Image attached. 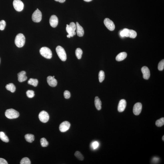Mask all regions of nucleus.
I'll list each match as a JSON object with an SVG mask.
<instances>
[{
  "label": "nucleus",
  "instance_id": "nucleus-1",
  "mask_svg": "<svg viewBox=\"0 0 164 164\" xmlns=\"http://www.w3.org/2000/svg\"><path fill=\"white\" fill-rule=\"evenodd\" d=\"M25 38L23 34H19L16 37L15 43L16 45L18 48H22L25 45Z\"/></svg>",
  "mask_w": 164,
  "mask_h": 164
},
{
  "label": "nucleus",
  "instance_id": "nucleus-2",
  "mask_svg": "<svg viewBox=\"0 0 164 164\" xmlns=\"http://www.w3.org/2000/svg\"><path fill=\"white\" fill-rule=\"evenodd\" d=\"M120 35L122 37H126L134 38L137 36V33L133 30L125 28L121 31Z\"/></svg>",
  "mask_w": 164,
  "mask_h": 164
},
{
  "label": "nucleus",
  "instance_id": "nucleus-3",
  "mask_svg": "<svg viewBox=\"0 0 164 164\" xmlns=\"http://www.w3.org/2000/svg\"><path fill=\"white\" fill-rule=\"evenodd\" d=\"M5 115L8 119H12L18 117L19 116V113L18 111L15 109H7L6 111Z\"/></svg>",
  "mask_w": 164,
  "mask_h": 164
},
{
  "label": "nucleus",
  "instance_id": "nucleus-4",
  "mask_svg": "<svg viewBox=\"0 0 164 164\" xmlns=\"http://www.w3.org/2000/svg\"><path fill=\"white\" fill-rule=\"evenodd\" d=\"M40 53L42 56L47 59H50L52 58V54L51 50L46 47H43L40 50Z\"/></svg>",
  "mask_w": 164,
  "mask_h": 164
},
{
  "label": "nucleus",
  "instance_id": "nucleus-5",
  "mask_svg": "<svg viewBox=\"0 0 164 164\" xmlns=\"http://www.w3.org/2000/svg\"><path fill=\"white\" fill-rule=\"evenodd\" d=\"M56 52L61 60L65 61L67 59V55L65 50L62 47L58 46L56 49Z\"/></svg>",
  "mask_w": 164,
  "mask_h": 164
},
{
  "label": "nucleus",
  "instance_id": "nucleus-6",
  "mask_svg": "<svg viewBox=\"0 0 164 164\" xmlns=\"http://www.w3.org/2000/svg\"><path fill=\"white\" fill-rule=\"evenodd\" d=\"M76 25L74 22L71 23L69 25H67V32L68 35L70 36L71 37H73L74 35H76V33L75 31L76 30Z\"/></svg>",
  "mask_w": 164,
  "mask_h": 164
},
{
  "label": "nucleus",
  "instance_id": "nucleus-7",
  "mask_svg": "<svg viewBox=\"0 0 164 164\" xmlns=\"http://www.w3.org/2000/svg\"><path fill=\"white\" fill-rule=\"evenodd\" d=\"M42 14L38 9L35 11L32 15V20L34 22L38 23L40 22L42 19Z\"/></svg>",
  "mask_w": 164,
  "mask_h": 164
},
{
  "label": "nucleus",
  "instance_id": "nucleus-8",
  "mask_svg": "<svg viewBox=\"0 0 164 164\" xmlns=\"http://www.w3.org/2000/svg\"><path fill=\"white\" fill-rule=\"evenodd\" d=\"M13 5L16 10L18 12H20L23 9L24 4L20 0H14Z\"/></svg>",
  "mask_w": 164,
  "mask_h": 164
},
{
  "label": "nucleus",
  "instance_id": "nucleus-9",
  "mask_svg": "<svg viewBox=\"0 0 164 164\" xmlns=\"http://www.w3.org/2000/svg\"><path fill=\"white\" fill-rule=\"evenodd\" d=\"M40 120L43 123H46L49 120V116L48 113L45 111H43L40 112L39 115Z\"/></svg>",
  "mask_w": 164,
  "mask_h": 164
},
{
  "label": "nucleus",
  "instance_id": "nucleus-10",
  "mask_svg": "<svg viewBox=\"0 0 164 164\" xmlns=\"http://www.w3.org/2000/svg\"><path fill=\"white\" fill-rule=\"evenodd\" d=\"M104 24L105 26L110 31H113L115 29V25L113 22L109 18H105L104 21Z\"/></svg>",
  "mask_w": 164,
  "mask_h": 164
},
{
  "label": "nucleus",
  "instance_id": "nucleus-11",
  "mask_svg": "<svg viewBox=\"0 0 164 164\" xmlns=\"http://www.w3.org/2000/svg\"><path fill=\"white\" fill-rule=\"evenodd\" d=\"M70 125V123L68 121H64L60 125V130L62 132H66L69 129Z\"/></svg>",
  "mask_w": 164,
  "mask_h": 164
},
{
  "label": "nucleus",
  "instance_id": "nucleus-12",
  "mask_svg": "<svg viewBox=\"0 0 164 164\" xmlns=\"http://www.w3.org/2000/svg\"><path fill=\"white\" fill-rule=\"evenodd\" d=\"M142 105L140 103L138 102L135 104L133 107V113L135 115H139L141 112Z\"/></svg>",
  "mask_w": 164,
  "mask_h": 164
},
{
  "label": "nucleus",
  "instance_id": "nucleus-13",
  "mask_svg": "<svg viewBox=\"0 0 164 164\" xmlns=\"http://www.w3.org/2000/svg\"><path fill=\"white\" fill-rule=\"evenodd\" d=\"M141 71L143 74V78L147 80L149 79L150 76V72L149 70L146 66L142 67Z\"/></svg>",
  "mask_w": 164,
  "mask_h": 164
},
{
  "label": "nucleus",
  "instance_id": "nucleus-14",
  "mask_svg": "<svg viewBox=\"0 0 164 164\" xmlns=\"http://www.w3.org/2000/svg\"><path fill=\"white\" fill-rule=\"evenodd\" d=\"M58 19L56 16L53 15L51 16L50 19V24L53 28H56L58 24Z\"/></svg>",
  "mask_w": 164,
  "mask_h": 164
},
{
  "label": "nucleus",
  "instance_id": "nucleus-15",
  "mask_svg": "<svg viewBox=\"0 0 164 164\" xmlns=\"http://www.w3.org/2000/svg\"><path fill=\"white\" fill-rule=\"evenodd\" d=\"M126 105V102L125 100L121 99L118 105V110L120 112H123L125 110Z\"/></svg>",
  "mask_w": 164,
  "mask_h": 164
},
{
  "label": "nucleus",
  "instance_id": "nucleus-16",
  "mask_svg": "<svg viewBox=\"0 0 164 164\" xmlns=\"http://www.w3.org/2000/svg\"><path fill=\"white\" fill-rule=\"evenodd\" d=\"M47 81L50 86L52 87H55L56 86L57 84V81L54 77L49 76L47 78Z\"/></svg>",
  "mask_w": 164,
  "mask_h": 164
},
{
  "label": "nucleus",
  "instance_id": "nucleus-17",
  "mask_svg": "<svg viewBox=\"0 0 164 164\" xmlns=\"http://www.w3.org/2000/svg\"><path fill=\"white\" fill-rule=\"evenodd\" d=\"M18 80L20 82H23L26 81L27 77L26 76V72L22 71L18 74Z\"/></svg>",
  "mask_w": 164,
  "mask_h": 164
},
{
  "label": "nucleus",
  "instance_id": "nucleus-18",
  "mask_svg": "<svg viewBox=\"0 0 164 164\" xmlns=\"http://www.w3.org/2000/svg\"><path fill=\"white\" fill-rule=\"evenodd\" d=\"M76 26L77 33L78 36L80 37L83 36L84 34L83 28L79 25L78 22H76Z\"/></svg>",
  "mask_w": 164,
  "mask_h": 164
},
{
  "label": "nucleus",
  "instance_id": "nucleus-19",
  "mask_svg": "<svg viewBox=\"0 0 164 164\" xmlns=\"http://www.w3.org/2000/svg\"><path fill=\"white\" fill-rule=\"evenodd\" d=\"M127 56V54L125 52H121L117 56L116 60L118 62L122 61L125 59Z\"/></svg>",
  "mask_w": 164,
  "mask_h": 164
},
{
  "label": "nucleus",
  "instance_id": "nucleus-20",
  "mask_svg": "<svg viewBox=\"0 0 164 164\" xmlns=\"http://www.w3.org/2000/svg\"><path fill=\"white\" fill-rule=\"evenodd\" d=\"M95 104L96 109L98 110H100L102 109V102L98 96H96L95 98Z\"/></svg>",
  "mask_w": 164,
  "mask_h": 164
},
{
  "label": "nucleus",
  "instance_id": "nucleus-21",
  "mask_svg": "<svg viewBox=\"0 0 164 164\" xmlns=\"http://www.w3.org/2000/svg\"><path fill=\"white\" fill-rule=\"evenodd\" d=\"M25 138L27 141L30 143H31L35 140V136L32 134H27L25 135Z\"/></svg>",
  "mask_w": 164,
  "mask_h": 164
},
{
  "label": "nucleus",
  "instance_id": "nucleus-22",
  "mask_svg": "<svg viewBox=\"0 0 164 164\" xmlns=\"http://www.w3.org/2000/svg\"><path fill=\"white\" fill-rule=\"evenodd\" d=\"M7 90L10 91L11 92H15L16 89V88L15 85L13 83H10L8 84L6 86Z\"/></svg>",
  "mask_w": 164,
  "mask_h": 164
},
{
  "label": "nucleus",
  "instance_id": "nucleus-23",
  "mask_svg": "<svg viewBox=\"0 0 164 164\" xmlns=\"http://www.w3.org/2000/svg\"><path fill=\"white\" fill-rule=\"evenodd\" d=\"M0 139L3 141L6 142H8L9 141L8 137L3 132H0Z\"/></svg>",
  "mask_w": 164,
  "mask_h": 164
},
{
  "label": "nucleus",
  "instance_id": "nucleus-24",
  "mask_svg": "<svg viewBox=\"0 0 164 164\" xmlns=\"http://www.w3.org/2000/svg\"><path fill=\"white\" fill-rule=\"evenodd\" d=\"M38 83V80L34 78H30L28 81V83L29 85H33L34 87H36Z\"/></svg>",
  "mask_w": 164,
  "mask_h": 164
},
{
  "label": "nucleus",
  "instance_id": "nucleus-25",
  "mask_svg": "<svg viewBox=\"0 0 164 164\" xmlns=\"http://www.w3.org/2000/svg\"><path fill=\"white\" fill-rule=\"evenodd\" d=\"M82 54L83 51L81 48H77L75 51V55L78 59H80L82 58Z\"/></svg>",
  "mask_w": 164,
  "mask_h": 164
},
{
  "label": "nucleus",
  "instance_id": "nucleus-26",
  "mask_svg": "<svg viewBox=\"0 0 164 164\" xmlns=\"http://www.w3.org/2000/svg\"><path fill=\"white\" fill-rule=\"evenodd\" d=\"M105 75L104 72L103 71H100L98 74V78L99 82H102L105 79Z\"/></svg>",
  "mask_w": 164,
  "mask_h": 164
},
{
  "label": "nucleus",
  "instance_id": "nucleus-27",
  "mask_svg": "<svg viewBox=\"0 0 164 164\" xmlns=\"http://www.w3.org/2000/svg\"><path fill=\"white\" fill-rule=\"evenodd\" d=\"M164 124V118H162L157 120L156 122V125L158 127H161Z\"/></svg>",
  "mask_w": 164,
  "mask_h": 164
},
{
  "label": "nucleus",
  "instance_id": "nucleus-28",
  "mask_svg": "<svg viewBox=\"0 0 164 164\" xmlns=\"http://www.w3.org/2000/svg\"><path fill=\"white\" fill-rule=\"evenodd\" d=\"M40 142L41 146L43 147L47 146L48 145V142L45 138H41L40 140Z\"/></svg>",
  "mask_w": 164,
  "mask_h": 164
},
{
  "label": "nucleus",
  "instance_id": "nucleus-29",
  "mask_svg": "<svg viewBox=\"0 0 164 164\" xmlns=\"http://www.w3.org/2000/svg\"><path fill=\"white\" fill-rule=\"evenodd\" d=\"M75 156L78 158V159H79V160H83L84 158L83 156L82 155V154L80 152L78 151H77L75 152Z\"/></svg>",
  "mask_w": 164,
  "mask_h": 164
},
{
  "label": "nucleus",
  "instance_id": "nucleus-30",
  "mask_svg": "<svg viewBox=\"0 0 164 164\" xmlns=\"http://www.w3.org/2000/svg\"><path fill=\"white\" fill-rule=\"evenodd\" d=\"M21 164H30L31 161L28 157H24L21 159L20 162Z\"/></svg>",
  "mask_w": 164,
  "mask_h": 164
},
{
  "label": "nucleus",
  "instance_id": "nucleus-31",
  "mask_svg": "<svg viewBox=\"0 0 164 164\" xmlns=\"http://www.w3.org/2000/svg\"><path fill=\"white\" fill-rule=\"evenodd\" d=\"M27 96L29 98H32L35 96V92L33 90H28L26 92Z\"/></svg>",
  "mask_w": 164,
  "mask_h": 164
},
{
  "label": "nucleus",
  "instance_id": "nucleus-32",
  "mask_svg": "<svg viewBox=\"0 0 164 164\" xmlns=\"http://www.w3.org/2000/svg\"><path fill=\"white\" fill-rule=\"evenodd\" d=\"M164 68V60H162L159 62L158 65V69L159 71H162Z\"/></svg>",
  "mask_w": 164,
  "mask_h": 164
},
{
  "label": "nucleus",
  "instance_id": "nucleus-33",
  "mask_svg": "<svg viewBox=\"0 0 164 164\" xmlns=\"http://www.w3.org/2000/svg\"><path fill=\"white\" fill-rule=\"evenodd\" d=\"M6 26V23L4 20H2L0 21V30L1 31L4 30L5 29Z\"/></svg>",
  "mask_w": 164,
  "mask_h": 164
},
{
  "label": "nucleus",
  "instance_id": "nucleus-34",
  "mask_svg": "<svg viewBox=\"0 0 164 164\" xmlns=\"http://www.w3.org/2000/svg\"><path fill=\"white\" fill-rule=\"evenodd\" d=\"M64 96L66 99H68L70 97L71 94L69 91L67 90L65 91L64 92Z\"/></svg>",
  "mask_w": 164,
  "mask_h": 164
},
{
  "label": "nucleus",
  "instance_id": "nucleus-35",
  "mask_svg": "<svg viewBox=\"0 0 164 164\" xmlns=\"http://www.w3.org/2000/svg\"><path fill=\"white\" fill-rule=\"evenodd\" d=\"M92 147L94 149H95L97 148L99 146V143L97 141L94 142L92 143Z\"/></svg>",
  "mask_w": 164,
  "mask_h": 164
},
{
  "label": "nucleus",
  "instance_id": "nucleus-36",
  "mask_svg": "<svg viewBox=\"0 0 164 164\" xmlns=\"http://www.w3.org/2000/svg\"><path fill=\"white\" fill-rule=\"evenodd\" d=\"M8 162L5 159L2 158H0V164H8Z\"/></svg>",
  "mask_w": 164,
  "mask_h": 164
},
{
  "label": "nucleus",
  "instance_id": "nucleus-37",
  "mask_svg": "<svg viewBox=\"0 0 164 164\" xmlns=\"http://www.w3.org/2000/svg\"><path fill=\"white\" fill-rule=\"evenodd\" d=\"M55 1L60 3H63L65 2L66 0H55Z\"/></svg>",
  "mask_w": 164,
  "mask_h": 164
},
{
  "label": "nucleus",
  "instance_id": "nucleus-38",
  "mask_svg": "<svg viewBox=\"0 0 164 164\" xmlns=\"http://www.w3.org/2000/svg\"><path fill=\"white\" fill-rule=\"evenodd\" d=\"M153 160L154 161H157L158 160V158H153Z\"/></svg>",
  "mask_w": 164,
  "mask_h": 164
},
{
  "label": "nucleus",
  "instance_id": "nucleus-39",
  "mask_svg": "<svg viewBox=\"0 0 164 164\" xmlns=\"http://www.w3.org/2000/svg\"><path fill=\"white\" fill-rule=\"evenodd\" d=\"M84 1H86L87 2H89L92 1V0H84Z\"/></svg>",
  "mask_w": 164,
  "mask_h": 164
},
{
  "label": "nucleus",
  "instance_id": "nucleus-40",
  "mask_svg": "<svg viewBox=\"0 0 164 164\" xmlns=\"http://www.w3.org/2000/svg\"><path fill=\"white\" fill-rule=\"evenodd\" d=\"M67 37L68 38H70L71 36H70L68 34V35H67Z\"/></svg>",
  "mask_w": 164,
  "mask_h": 164
},
{
  "label": "nucleus",
  "instance_id": "nucleus-41",
  "mask_svg": "<svg viewBox=\"0 0 164 164\" xmlns=\"http://www.w3.org/2000/svg\"><path fill=\"white\" fill-rule=\"evenodd\" d=\"M162 140L163 141L164 140V135H163V136H162Z\"/></svg>",
  "mask_w": 164,
  "mask_h": 164
},
{
  "label": "nucleus",
  "instance_id": "nucleus-42",
  "mask_svg": "<svg viewBox=\"0 0 164 164\" xmlns=\"http://www.w3.org/2000/svg\"><path fill=\"white\" fill-rule=\"evenodd\" d=\"M53 77H55V76H54Z\"/></svg>",
  "mask_w": 164,
  "mask_h": 164
}]
</instances>
